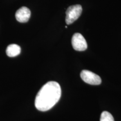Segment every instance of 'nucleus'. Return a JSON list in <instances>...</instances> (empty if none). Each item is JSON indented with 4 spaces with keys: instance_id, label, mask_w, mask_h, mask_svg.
I'll list each match as a JSON object with an SVG mask.
<instances>
[{
    "instance_id": "nucleus-2",
    "label": "nucleus",
    "mask_w": 121,
    "mask_h": 121,
    "mask_svg": "<svg viewBox=\"0 0 121 121\" xmlns=\"http://www.w3.org/2000/svg\"><path fill=\"white\" fill-rule=\"evenodd\" d=\"M82 11V8L80 4H76L69 6L66 11V22L70 25L75 22L80 17Z\"/></svg>"
},
{
    "instance_id": "nucleus-3",
    "label": "nucleus",
    "mask_w": 121,
    "mask_h": 121,
    "mask_svg": "<svg viewBox=\"0 0 121 121\" xmlns=\"http://www.w3.org/2000/svg\"><path fill=\"white\" fill-rule=\"evenodd\" d=\"M81 78L84 82L88 84L98 85L102 83V79L99 76L88 70H82L80 73Z\"/></svg>"
},
{
    "instance_id": "nucleus-5",
    "label": "nucleus",
    "mask_w": 121,
    "mask_h": 121,
    "mask_svg": "<svg viewBox=\"0 0 121 121\" xmlns=\"http://www.w3.org/2000/svg\"><path fill=\"white\" fill-rule=\"evenodd\" d=\"M31 15V12L26 7L20 8L15 13V17L17 21L20 22H28Z\"/></svg>"
},
{
    "instance_id": "nucleus-1",
    "label": "nucleus",
    "mask_w": 121,
    "mask_h": 121,
    "mask_svg": "<svg viewBox=\"0 0 121 121\" xmlns=\"http://www.w3.org/2000/svg\"><path fill=\"white\" fill-rule=\"evenodd\" d=\"M61 96L60 84L55 81H49L40 89L35 100V106L38 110L45 112L56 104Z\"/></svg>"
},
{
    "instance_id": "nucleus-7",
    "label": "nucleus",
    "mask_w": 121,
    "mask_h": 121,
    "mask_svg": "<svg viewBox=\"0 0 121 121\" xmlns=\"http://www.w3.org/2000/svg\"><path fill=\"white\" fill-rule=\"evenodd\" d=\"M100 121H114L112 115L108 112L104 111L101 114Z\"/></svg>"
},
{
    "instance_id": "nucleus-4",
    "label": "nucleus",
    "mask_w": 121,
    "mask_h": 121,
    "mask_svg": "<svg viewBox=\"0 0 121 121\" xmlns=\"http://www.w3.org/2000/svg\"><path fill=\"white\" fill-rule=\"evenodd\" d=\"M72 45L73 49L78 51H85L87 48L85 39L80 33H75L72 36Z\"/></svg>"
},
{
    "instance_id": "nucleus-6",
    "label": "nucleus",
    "mask_w": 121,
    "mask_h": 121,
    "mask_svg": "<svg viewBox=\"0 0 121 121\" xmlns=\"http://www.w3.org/2000/svg\"><path fill=\"white\" fill-rule=\"evenodd\" d=\"M6 52L9 57H16L20 53L21 48L19 45L15 44H12L7 47Z\"/></svg>"
}]
</instances>
